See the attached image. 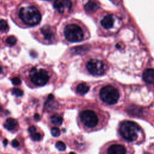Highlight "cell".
Returning <instances> with one entry per match:
<instances>
[{
    "mask_svg": "<svg viewBox=\"0 0 154 154\" xmlns=\"http://www.w3.org/2000/svg\"><path fill=\"white\" fill-rule=\"evenodd\" d=\"M16 38L13 36H10L6 39V43L9 46H13L16 43Z\"/></svg>",
    "mask_w": 154,
    "mask_h": 154,
    "instance_id": "cell-18",
    "label": "cell"
},
{
    "mask_svg": "<svg viewBox=\"0 0 154 154\" xmlns=\"http://www.w3.org/2000/svg\"><path fill=\"white\" fill-rule=\"evenodd\" d=\"M77 122L79 127L85 131L95 129L99 123V116L93 110L86 108L81 110L78 114Z\"/></svg>",
    "mask_w": 154,
    "mask_h": 154,
    "instance_id": "cell-1",
    "label": "cell"
},
{
    "mask_svg": "<svg viewBox=\"0 0 154 154\" xmlns=\"http://www.w3.org/2000/svg\"><path fill=\"white\" fill-rule=\"evenodd\" d=\"M34 117H35V119L36 120H37V121H38V120H39L40 119H41V117H40L39 114H35V116H34Z\"/></svg>",
    "mask_w": 154,
    "mask_h": 154,
    "instance_id": "cell-26",
    "label": "cell"
},
{
    "mask_svg": "<svg viewBox=\"0 0 154 154\" xmlns=\"http://www.w3.org/2000/svg\"><path fill=\"white\" fill-rule=\"evenodd\" d=\"M143 79L146 83L154 84V69H146L143 74Z\"/></svg>",
    "mask_w": 154,
    "mask_h": 154,
    "instance_id": "cell-12",
    "label": "cell"
},
{
    "mask_svg": "<svg viewBox=\"0 0 154 154\" xmlns=\"http://www.w3.org/2000/svg\"><path fill=\"white\" fill-rule=\"evenodd\" d=\"M53 6L59 12L64 13L70 12L72 7V3L70 0H55L53 4Z\"/></svg>",
    "mask_w": 154,
    "mask_h": 154,
    "instance_id": "cell-8",
    "label": "cell"
},
{
    "mask_svg": "<svg viewBox=\"0 0 154 154\" xmlns=\"http://www.w3.org/2000/svg\"><path fill=\"white\" fill-rule=\"evenodd\" d=\"M12 93L15 95L16 96L20 97L23 95V91L19 89H17V88H14L12 90Z\"/></svg>",
    "mask_w": 154,
    "mask_h": 154,
    "instance_id": "cell-21",
    "label": "cell"
},
{
    "mask_svg": "<svg viewBox=\"0 0 154 154\" xmlns=\"http://www.w3.org/2000/svg\"><path fill=\"white\" fill-rule=\"evenodd\" d=\"M101 25L104 28H105V29L111 28L114 25L113 17L110 15H108L105 16L101 21Z\"/></svg>",
    "mask_w": 154,
    "mask_h": 154,
    "instance_id": "cell-13",
    "label": "cell"
},
{
    "mask_svg": "<svg viewBox=\"0 0 154 154\" xmlns=\"http://www.w3.org/2000/svg\"><path fill=\"white\" fill-rule=\"evenodd\" d=\"M69 154H76L75 152H70Z\"/></svg>",
    "mask_w": 154,
    "mask_h": 154,
    "instance_id": "cell-30",
    "label": "cell"
},
{
    "mask_svg": "<svg viewBox=\"0 0 154 154\" xmlns=\"http://www.w3.org/2000/svg\"><path fill=\"white\" fill-rule=\"evenodd\" d=\"M99 96L104 103L108 105H113L117 102L119 98V93L115 87L111 85H107L101 89Z\"/></svg>",
    "mask_w": 154,
    "mask_h": 154,
    "instance_id": "cell-4",
    "label": "cell"
},
{
    "mask_svg": "<svg viewBox=\"0 0 154 154\" xmlns=\"http://www.w3.org/2000/svg\"><path fill=\"white\" fill-rule=\"evenodd\" d=\"M28 132L30 133V134H33L34 133H36V128L35 127V126H31L29 128H28Z\"/></svg>",
    "mask_w": 154,
    "mask_h": 154,
    "instance_id": "cell-24",
    "label": "cell"
},
{
    "mask_svg": "<svg viewBox=\"0 0 154 154\" xmlns=\"http://www.w3.org/2000/svg\"><path fill=\"white\" fill-rule=\"evenodd\" d=\"M65 36L71 42H81L84 39V32L81 28L75 24L67 25L65 28Z\"/></svg>",
    "mask_w": 154,
    "mask_h": 154,
    "instance_id": "cell-5",
    "label": "cell"
},
{
    "mask_svg": "<svg viewBox=\"0 0 154 154\" xmlns=\"http://www.w3.org/2000/svg\"><path fill=\"white\" fill-rule=\"evenodd\" d=\"M86 66L89 72L94 75H101L105 71V65L99 60H90L87 62Z\"/></svg>",
    "mask_w": 154,
    "mask_h": 154,
    "instance_id": "cell-7",
    "label": "cell"
},
{
    "mask_svg": "<svg viewBox=\"0 0 154 154\" xmlns=\"http://www.w3.org/2000/svg\"><path fill=\"white\" fill-rule=\"evenodd\" d=\"M2 72H3V69H2V67H1V66H0V74H1V73H2Z\"/></svg>",
    "mask_w": 154,
    "mask_h": 154,
    "instance_id": "cell-29",
    "label": "cell"
},
{
    "mask_svg": "<svg viewBox=\"0 0 154 154\" xmlns=\"http://www.w3.org/2000/svg\"><path fill=\"white\" fill-rule=\"evenodd\" d=\"M31 82L38 86H43L46 84L49 79V76L47 71L44 69H37L36 67H33L30 72Z\"/></svg>",
    "mask_w": 154,
    "mask_h": 154,
    "instance_id": "cell-6",
    "label": "cell"
},
{
    "mask_svg": "<svg viewBox=\"0 0 154 154\" xmlns=\"http://www.w3.org/2000/svg\"><path fill=\"white\" fill-rule=\"evenodd\" d=\"M9 29V25L6 21L0 19V31L4 32Z\"/></svg>",
    "mask_w": 154,
    "mask_h": 154,
    "instance_id": "cell-17",
    "label": "cell"
},
{
    "mask_svg": "<svg viewBox=\"0 0 154 154\" xmlns=\"http://www.w3.org/2000/svg\"><path fill=\"white\" fill-rule=\"evenodd\" d=\"M98 8H99L98 5L92 1H89L86 4L84 5L85 10H86L87 12H90V13L95 12L96 10L98 9Z\"/></svg>",
    "mask_w": 154,
    "mask_h": 154,
    "instance_id": "cell-15",
    "label": "cell"
},
{
    "mask_svg": "<svg viewBox=\"0 0 154 154\" xmlns=\"http://www.w3.org/2000/svg\"><path fill=\"white\" fill-rule=\"evenodd\" d=\"M51 132L53 136L55 137H59L60 135V131L58 128H53L51 130Z\"/></svg>",
    "mask_w": 154,
    "mask_h": 154,
    "instance_id": "cell-20",
    "label": "cell"
},
{
    "mask_svg": "<svg viewBox=\"0 0 154 154\" xmlns=\"http://www.w3.org/2000/svg\"><path fill=\"white\" fill-rule=\"evenodd\" d=\"M31 138L33 141H40L41 140V135L38 133H34L31 134Z\"/></svg>",
    "mask_w": 154,
    "mask_h": 154,
    "instance_id": "cell-22",
    "label": "cell"
},
{
    "mask_svg": "<svg viewBox=\"0 0 154 154\" xmlns=\"http://www.w3.org/2000/svg\"></svg>",
    "mask_w": 154,
    "mask_h": 154,
    "instance_id": "cell-31",
    "label": "cell"
},
{
    "mask_svg": "<svg viewBox=\"0 0 154 154\" xmlns=\"http://www.w3.org/2000/svg\"><path fill=\"white\" fill-rule=\"evenodd\" d=\"M3 143H4V146H6V145H7V143H8V141H7V140L5 139V140H4V141H3Z\"/></svg>",
    "mask_w": 154,
    "mask_h": 154,
    "instance_id": "cell-28",
    "label": "cell"
},
{
    "mask_svg": "<svg viewBox=\"0 0 154 154\" xmlns=\"http://www.w3.org/2000/svg\"><path fill=\"white\" fill-rule=\"evenodd\" d=\"M11 81H12V83H13V84L15 85H19L21 84V79L18 77H14L11 79Z\"/></svg>",
    "mask_w": 154,
    "mask_h": 154,
    "instance_id": "cell-23",
    "label": "cell"
},
{
    "mask_svg": "<svg viewBox=\"0 0 154 154\" xmlns=\"http://www.w3.org/2000/svg\"><path fill=\"white\" fill-rule=\"evenodd\" d=\"M18 121L13 118H8L4 123V128L10 131L16 130L18 128Z\"/></svg>",
    "mask_w": 154,
    "mask_h": 154,
    "instance_id": "cell-11",
    "label": "cell"
},
{
    "mask_svg": "<svg viewBox=\"0 0 154 154\" xmlns=\"http://www.w3.org/2000/svg\"><path fill=\"white\" fill-rule=\"evenodd\" d=\"M140 127L132 121H123L119 127V133L122 137L128 141H134L138 137Z\"/></svg>",
    "mask_w": 154,
    "mask_h": 154,
    "instance_id": "cell-2",
    "label": "cell"
},
{
    "mask_svg": "<svg viewBox=\"0 0 154 154\" xmlns=\"http://www.w3.org/2000/svg\"><path fill=\"white\" fill-rule=\"evenodd\" d=\"M48 99H54V96L53 95L50 94V95H49V96H48Z\"/></svg>",
    "mask_w": 154,
    "mask_h": 154,
    "instance_id": "cell-27",
    "label": "cell"
},
{
    "mask_svg": "<svg viewBox=\"0 0 154 154\" xmlns=\"http://www.w3.org/2000/svg\"><path fill=\"white\" fill-rule=\"evenodd\" d=\"M12 145L13 147H18V146H19V142L18 140H17L15 139V140H13L12 141Z\"/></svg>",
    "mask_w": 154,
    "mask_h": 154,
    "instance_id": "cell-25",
    "label": "cell"
},
{
    "mask_svg": "<svg viewBox=\"0 0 154 154\" xmlns=\"http://www.w3.org/2000/svg\"><path fill=\"white\" fill-rule=\"evenodd\" d=\"M63 119L59 114H55V115L50 117V121L51 123L57 127L61 126L63 123Z\"/></svg>",
    "mask_w": 154,
    "mask_h": 154,
    "instance_id": "cell-14",
    "label": "cell"
},
{
    "mask_svg": "<svg viewBox=\"0 0 154 154\" xmlns=\"http://www.w3.org/2000/svg\"><path fill=\"white\" fill-rule=\"evenodd\" d=\"M41 33L43 35L45 39L47 41H53L55 37V34L52 28L49 25H45L41 28Z\"/></svg>",
    "mask_w": 154,
    "mask_h": 154,
    "instance_id": "cell-10",
    "label": "cell"
},
{
    "mask_svg": "<svg viewBox=\"0 0 154 154\" xmlns=\"http://www.w3.org/2000/svg\"><path fill=\"white\" fill-rule=\"evenodd\" d=\"M19 16L24 23L30 26L37 25L41 20V15L39 11L33 6L21 9Z\"/></svg>",
    "mask_w": 154,
    "mask_h": 154,
    "instance_id": "cell-3",
    "label": "cell"
},
{
    "mask_svg": "<svg viewBox=\"0 0 154 154\" xmlns=\"http://www.w3.org/2000/svg\"><path fill=\"white\" fill-rule=\"evenodd\" d=\"M89 90V87L85 83H81L78 85L77 87V92L78 94L84 95L86 94Z\"/></svg>",
    "mask_w": 154,
    "mask_h": 154,
    "instance_id": "cell-16",
    "label": "cell"
},
{
    "mask_svg": "<svg viewBox=\"0 0 154 154\" xmlns=\"http://www.w3.org/2000/svg\"><path fill=\"white\" fill-rule=\"evenodd\" d=\"M108 154H127L125 147L122 145H113L108 148Z\"/></svg>",
    "mask_w": 154,
    "mask_h": 154,
    "instance_id": "cell-9",
    "label": "cell"
},
{
    "mask_svg": "<svg viewBox=\"0 0 154 154\" xmlns=\"http://www.w3.org/2000/svg\"><path fill=\"white\" fill-rule=\"evenodd\" d=\"M55 147H57V149L59 151H64L66 150V145L64 143L63 141H58L55 144Z\"/></svg>",
    "mask_w": 154,
    "mask_h": 154,
    "instance_id": "cell-19",
    "label": "cell"
}]
</instances>
